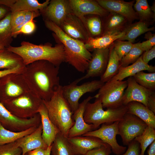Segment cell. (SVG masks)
<instances>
[{
	"label": "cell",
	"mask_w": 155,
	"mask_h": 155,
	"mask_svg": "<svg viewBox=\"0 0 155 155\" xmlns=\"http://www.w3.org/2000/svg\"><path fill=\"white\" fill-rule=\"evenodd\" d=\"M144 52L140 42L133 44L129 53L123 57L120 62V67H125L135 62Z\"/></svg>",
	"instance_id": "8d00e7d4"
},
{
	"label": "cell",
	"mask_w": 155,
	"mask_h": 155,
	"mask_svg": "<svg viewBox=\"0 0 155 155\" xmlns=\"http://www.w3.org/2000/svg\"><path fill=\"white\" fill-rule=\"evenodd\" d=\"M69 1L71 13L79 18L86 27L85 15L91 14L105 17L109 12L101 7L96 0H69Z\"/></svg>",
	"instance_id": "5bb4252c"
},
{
	"label": "cell",
	"mask_w": 155,
	"mask_h": 155,
	"mask_svg": "<svg viewBox=\"0 0 155 155\" xmlns=\"http://www.w3.org/2000/svg\"><path fill=\"white\" fill-rule=\"evenodd\" d=\"M113 44L114 48L120 61L133 46V44L128 41L117 40Z\"/></svg>",
	"instance_id": "f35d334b"
},
{
	"label": "cell",
	"mask_w": 155,
	"mask_h": 155,
	"mask_svg": "<svg viewBox=\"0 0 155 155\" xmlns=\"http://www.w3.org/2000/svg\"><path fill=\"white\" fill-rule=\"evenodd\" d=\"M133 77L139 85L151 91L155 90V73H146L140 71Z\"/></svg>",
	"instance_id": "d590c367"
},
{
	"label": "cell",
	"mask_w": 155,
	"mask_h": 155,
	"mask_svg": "<svg viewBox=\"0 0 155 155\" xmlns=\"http://www.w3.org/2000/svg\"><path fill=\"white\" fill-rule=\"evenodd\" d=\"M18 140L11 143L0 145V155H22V151L19 147Z\"/></svg>",
	"instance_id": "ab89813d"
},
{
	"label": "cell",
	"mask_w": 155,
	"mask_h": 155,
	"mask_svg": "<svg viewBox=\"0 0 155 155\" xmlns=\"http://www.w3.org/2000/svg\"><path fill=\"white\" fill-rule=\"evenodd\" d=\"M105 17L106 20L102 35L123 31L128 22L125 17L113 12H109Z\"/></svg>",
	"instance_id": "484cf974"
},
{
	"label": "cell",
	"mask_w": 155,
	"mask_h": 155,
	"mask_svg": "<svg viewBox=\"0 0 155 155\" xmlns=\"http://www.w3.org/2000/svg\"><path fill=\"white\" fill-rule=\"evenodd\" d=\"M10 12L11 11L9 8L0 5V20L3 18Z\"/></svg>",
	"instance_id": "816d5d0a"
},
{
	"label": "cell",
	"mask_w": 155,
	"mask_h": 155,
	"mask_svg": "<svg viewBox=\"0 0 155 155\" xmlns=\"http://www.w3.org/2000/svg\"><path fill=\"white\" fill-rule=\"evenodd\" d=\"M27 11H20L11 12V24L12 30L24 22Z\"/></svg>",
	"instance_id": "60d3db41"
},
{
	"label": "cell",
	"mask_w": 155,
	"mask_h": 155,
	"mask_svg": "<svg viewBox=\"0 0 155 155\" xmlns=\"http://www.w3.org/2000/svg\"><path fill=\"white\" fill-rule=\"evenodd\" d=\"M38 126H35L23 131L15 132L5 128L0 123V145L14 142L28 135L35 131Z\"/></svg>",
	"instance_id": "4dcf8cb0"
},
{
	"label": "cell",
	"mask_w": 155,
	"mask_h": 155,
	"mask_svg": "<svg viewBox=\"0 0 155 155\" xmlns=\"http://www.w3.org/2000/svg\"><path fill=\"white\" fill-rule=\"evenodd\" d=\"M112 152L111 147L106 144L100 147L89 151L84 155H110Z\"/></svg>",
	"instance_id": "7bdbcfd3"
},
{
	"label": "cell",
	"mask_w": 155,
	"mask_h": 155,
	"mask_svg": "<svg viewBox=\"0 0 155 155\" xmlns=\"http://www.w3.org/2000/svg\"><path fill=\"white\" fill-rule=\"evenodd\" d=\"M24 65L22 59L18 55L6 48L0 49V69H13Z\"/></svg>",
	"instance_id": "f546056e"
},
{
	"label": "cell",
	"mask_w": 155,
	"mask_h": 155,
	"mask_svg": "<svg viewBox=\"0 0 155 155\" xmlns=\"http://www.w3.org/2000/svg\"><path fill=\"white\" fill-rule=\"evenodd\" d=\"M100 80H94L78 85L74 81L68 85L62 86L63 96L69 104L73 113L77 109L80 98L88 92L99 89L104 84Z\"/></svg>",
	"instance_id": "9c48e42d"
},
{
	"label": "cell",
	"mask_w": 155,
	"mask_h": 155,
	"mask_svg": "<svg viewBox=\"0 0 155 155\" xmlns=\"http://www.w3.org/2000/svg\"><path fill=\"white\" fill-rule=\"evenodd\" d=\"M7 49L19 55L25 65L36 61L45 60L59 67L65 61L64 46L59 42L52 46L49 43L37 45L24 41L20 46L11 45Z\"/></svg>",
	"instance_id": "7a4b0ae2"
},
{
	"label": "cell",
	"mask_w": 155,
	"mask_h": 155,
	"mask_svg": "<svg viewBox=\"0 0 155 155\" xmlns=\"http://www.w3.org/2000/svg\"><path fill=\"white\" fill-rule=\"evenodd\" d=\"M127 86V80H109L104 83L94 97L101 101L103 108H115L123 105L122 100Z\"/></svg>",
	"instance_id": "52a82bcc"
},
{
	"label": "cell",
	"mask_w": 155,
	"mask_h": 155,
	"mask_svg": "<svg viewBox=\"0 0 155 155\" xmlns=\"http://www.w3.org/2000/svg\"><path fill=\"white\" fill-rule=\"evenodd\" d=\"M75 155H84L88 151L106 144L99 138L93 136H79L67 138Z\"/></svg>",
	"instance_id": "ffe728a7"
},
{
	"label": "cell",
	"mask_w": 155,
	"mask_h": 155,
	"mask_svg": "<svg viewBox=\"0 0 155 155\" xmlns=\"http://www.w3.org/2000/svg\"><path fill=\"white\" fill-rule=\"evenodd\" d=\"M59 69L48 61L39 60L26 65L22 74L30 90L48 100L60 85Z\"/></svg>",
	"instance_id": "6da1fadb"
},
{
	"label": "cell",
	"mask_w": 155,
	"mask_h": 155,
	"mask_svg": "<svg viewBox=\"0 0 155 155\" xmlns=\"http://www.w3.org/2000/svg\"><path fill=\"white\" fill-rule=\"evenodd\" d=\"M44 20L50 21L60 27L69 14L71 13L69 0H52L42 11H40Z\"/></svg>",
	"instance_id": "9a60e30c"
},
{
	"label": "cell",
	"mask_w": 155,
	"mask_h": 155,
	"mask_svg": "<svg viewBox=\"0 0 155 155\" xmlns=\"http://www.w3.org/2000/svg\"><path fill=\"white\" fill-rule=\"evenodd\" d=\"M42 102L51 121L60 132L67 138L69 131L74 122L73 113L63 96L62 86H59L50 99L42 100Z\"/></svg>",
	"instance_id": "277c9868"
},
{
	"label": "cell",
	"mask_w": 155,
	"mask_h": 155,
	"mask_svg": "<svg viewBox=\"0 0 155 155\" xmlns=\"http://www.w3.org/2000/svg\"><path fill=\"white\" fill-rule=\"evenodd\" d=\"M98 4L109 12H113L125 17L129 23L139 19L133 8L134 1L127 2L122 0H96Z\"/></svg>",
	"instance_id": "ac0fdd59"
},
{
	"label": "cell",
	"mask_w": 155,
	"mask_h": 155,
	"mask_svg": "<svg viewBox=\"0 0 155 155\" xmlns=\"http://www.w3.org/2000/svg\"><path fill=\"white\" fill-rule=\"evenodd\" d=\"M41 123L38 113L30 118H19L12 114L0 102V123L5 128L12 131H20L38 126Z\"/></svg>",
	"instance_id": "8fae6325"
},
{
	"label": "cell",
	"mask_w": 155,
	"mask_h": 155,
	"mask_svg": "<svg viewBox=\"0 0 155 155\" xmlns=\"http://www.w3.org/2000/svg\"><path fill=\"white\" fill-rule=\"evenodd\" d=\"M86 26L90 36H98L102 34V23L98 17L94 16L86 18Z\"/></svg>",
	"instance_id": "74e56055"
},
{
	"label": "cell",
	"mask_w": 155,
	"mask_h": 155,
	"mask_svg": "<svg viewBox=\"0 0 155 155\" xmlns=\"http://www.w3.org/2000/svg\"><path fill=\"white\" fill-rule=\"evenodd\" d=\"M50 1L46 0L40 3L37 0H16L10 9L11 12L20 11H40L47 7Z\"/></svg>",
	"instance_id": "83f0119b"
},
{
	"label": "cell",
	"mask_w": 155,
	"mask_h": 155,
	"mask_svg": "<svg viewBox=\"0 0 155 155\" xmlns=\"http://www.w3.org/2000/svg\"><path fill=\"white\" fill-rule=\"evenodd\" d=\"M44 20L46 27L54 32L55 40L64 46L65 62L78 71L84 73L87 69L92 56L89 51L85 48L84 43L69 37L51 21Z\"/></svg>",
	"instance_id": "3957f363"
},
{
	"label": "cell",
	"mask_w": 155,
	"mask_h": 155,
	"mask_svg": "<svg viewBox=\"0 0 155 155\" xmlns=\"http://www.w3.org/2000/svg\"><path fill=\"white\" fill-rule=\"evenodd\" d=\"M30 91L22 73H9L0 78V102L2 103Z\"/></svg>",
	"instance_id": "ba28073f"
},
{
	"label": "cell",
	"mask_w": 155,
	"mask_h": 155,
	"mask_svg": "<svg viewBox=\"0 0 155 155\" xmlns=\"http://www.w3.org/2000/svg\"><path fill=\"white\" fill-rule=\"evenodd\" d=\"M154 27H149L148 22L140 21L130 25L125 29V34L119 40H127L133 43L139 36L146 32L153 31Z\"/></svg>",
	"instance_id": "4316f807"
},
{
	"label": "cell",
	"mask_w": 155,
	"mask_h": 155,
	"mask_svg": "<svg viewBox=\"0 0 155 155\" xmlns=\"http://www.w3.org/2000/svg\"><path fill=\"white\" fill-rule=\"evenodd\" d=\"M26 66L24 65H20L13 69L0 70V78L9 73H17L22 74Z\"/></svg>",
	"instance_id": "bcb514c9"
},
{
	"label": "cell",
	"mask_w": 155,
	"mask_h": 155,
	"mask_svg": "<svg viewBox=\"0 0 155 155\" xmlns=\"http://www.w3.org/2000/svg\"><path fill=\"white\" fill-rule=\"evenodd\" d=\"M38 113L40 116L42 126V138L46 145L50 146L60 131L49 119L47 109L43 103L40 106Z\"/></svg>",
	"instance_id": "7402d4cb"
},
{
	"label": "cell",
	"mask_w": 155,
	"mask_h": 155,
	"mask_svg": "<svg viewBox=\"0 0 155 155\" xmlns=\"http://www.w3.org/2000/svg\"><path fill=\"white\" fill-rule=\"evenodd\" d=\"M36 26L34 20H32L24 25L18 32L13 34V37L16 38L20 34H30L35 30Z\"/></svg>",
	"instance_id": "b9f144b4"
},
{
	"label": "cell",
	"mask_w": 155,
	"mask_h": 155,
	"mask_svg": "<svg viewBox=\"0 0 155 155\" xmlns=\"http://www.w3.org/2000/svg\"><path fill=\"white\" fill-rule=\"evenodd\" d=\"M144 70L155 72V67L144 62L141 56L131 65L125 67H120L117 74L110 80H123L127 77H133L138 72Z\"/></svg>",
	"instance_id": "603a6c76"
},
{
	"label": "cell",
	"mask_w": 155,
	"mask_h": 155,
	"mask_svg": "<svg viewBox=\"0 0 155 155\" xmlns=\"http://www.w3.org/2000/svg\"><path fill=\"white\" fill-rule=\"evenodd\" d=\"M140 45L144 51L149 50L155 46V35L154 34L151 36L147 40L140 42Z\"/></svg>",
	"instance_id": "7dc6e473"
},
{
	"label": "cell",
	"mask_w": 155,
	"mask_h": 155,
	"mask_svg": "<svg viewBox=\"0 0 155 155\" xmlns=\"http://www.w3.org/2000/svg\"><path fill=\"white\" fill-rule=\"evenodd\" d=\"M42 100L30 91L11 100L2 104L15 116L21 119L32 118L38 113Z\"/></svg>",
	"instance_id": "8992f818"
},
{
	"label": "cell",
	"mask_w": 155,
	"mask_h": 155,
	"mask_svg": "<svg viewBox=\"0 0 155 155\" xmlns=\"http://www.w3.org/2000/svg\"><path fill=\"white\" fill-rule=\"evenodd\" d=\"M147 153L148 155H155V141L150 145Z\"/></svg>",
	"instance_id": "db71d44e"
},
{
	"label": "cell",
	"mask_w": 155,
	"mask_h": 155,
	"mask_svg": "<svg viewBox=\"0 0 155 155\" xmlns=\"http://www.w3.org/2000/svg\"><path fill=\"white\" fill-rule=\"evenodd\" d=\"M140 145V155H144L145 151L148 147L155 141V130L152 127L147 126L143 133L134 139Z\"/></svg>",
	"instance_id": "836d02e7"
},
{
	"label": "cell",
	"mask_w": 155,
	"mask_h": 155,
	"mask_svg": "<svg viewBox=\"0 0 155 155\" xmlns=\"http://www.w3.org/2000/svg\"><path fill=\"white\" fill-rule=\"evenodd\" d=\"M46 149L42 148H36L27 152L25 155H45Z\"/></svg>",
	"instance_id": "f907efd6"
},
{
	"label": "cell",
	"mask_w": 155,
	"mask_h": 155,
	"mask_svg": "<svg viewBox=\"0 0 155 155\" xmlns=\"http://www.w3.org/2000/svg\"></svg>",
	"instance_id": "6f0895ef"
},
{
	"label": "cell",
	"mask_w": 155,
	"mask_h": 155,
	"mask_svg": "<svg viewBox=\"0 0 155 155\" xmlns=\"http://www.w3.org/2000/svg\"><path fill=\"white\" fill-rule=\"evenodd\" d=\"M42 132L41 123L33 132L18 140L19 147L22 151V155H25L27 152L36 148L47 149L48 146L42 138Z\"/></svg>",
	"instance_id": "44dd1931"
},
{
	"label": "cell",
	"mask_w": 155,
	"mask_h": 155,
	"mask_svg": "<svg viewBox=\"0 0 155 155\" xmlns=\"http://www.w3.org/2000/svg\"><path fill=\"white\" fill-rule=\"evenodd\" d=\"M151 9L154 15L155 16V3L153 4Z\"/></svg>",
	"instance_id": "9f6ffc18"
},
{
	"label": "cell",
	"mask_w": 155,
	"mask_h": 155,
	"mask_svg": "<svg viewBox=\"0 0 155 155\" xmlns=\"http://www.w3.org/2000/svg\"><path fill=\"white\" fill-rule=\"evenodd\" d=\"M125 34V29L123 31L104 34L96 38L90 37L84 43L85 46L89 51L107 48L114 41L122 38Z\"/></svg>",
	"instance_id": "cb8c5ba5"
},
{
	"label": "cell",
	"mask_w": 155,
	"mask_h": 155,
	"mask_svg": "<svg viewBox=\"0 0 155 155\" xmlns=\"http://www.w3.org/2000/svg\"><path fill=\"white\" fill-rule=\"evenodd\" d=\"M140 144L134 140L128 144L125 152L120 155H140Z\"/></svg>",
	"instance_id": "ee69618b"
},
{
	"label": "cell",
	"mask_w": 155,
	"mask_h": 155,
	"mask_svg": "<svg viewBox=\"0 0 155 155\" xmlns=\"http://www.w3.org/2000/svg\"><path fill=\"white\" fill-rule=\"evenodd\" d=\"M41 13L39 11H26L25 17L23 23L20 25L12 30V34L18 32L21 28L28 22L33 20L37 17L40 16Z\"/></svg>",
	"instance_id": "f6af8a7d"
},
{
	"label": "cell",
	"mask_w": 155,
	"mask_h": 155,
	"mask_svg": "<svg viewBox=\"0 0 155 155\" xmlns=\"http://www.w3.org/2000/svg\"><path fill=\"white\" fill-rule=\"evenodd\" d=\"M109 51L110 47L105 49L94 50L86 73L74 81L78 84L84 80L91 77H101L106 70L108 61Z\"/></svg>",
	"instance_id": "4fadbf2b"
},
{
	"label": "cell",
	"mask_w": 155,
	"mask_h": 155,
	"mask_svg": "<svg viewBox=\"0 0 155 155\" xmlns=\"http://www.w3.org/2000/svg\"><path fill=\"white\" fill-rule=\"evenodd\" d=\"M147 126L138 117L127 113L118 125L119 135L123 145L128 146L136 137L141 135Z\"/></svg>",
	"instance_id": "30bf717a"
},
{
	"label": "cell",
	"mask_w": 155,
	"mask_h": 155,
	"mask_svg": "<svg viewBox=\"0 0 155 155\" xmlns=\"http://www.w3.org/2000/svg\"><path fill=\"white\" fill-rule=\"evenodd\" d=\"M126 106L127 113L136 116L148 126L155 129V114L148 108L140 102L135 101L129 102Z\"/></svg>",
	"instance_id": "d4e9b609"
},
{
	"label": "cell",
	"mask_w": 155,
	"mask_h": 155,
	"mask_svg": "<svg viewBox=\"0 0 155 155\" xmlns=\"http://www.w3.org/2000/svg\"><path fill=\"white\" fill-rule=\"evenodd\" d=\"M11 15V12L0 20V45L6 48L11 46L13 40Z\"/></svg>",
	"instance_id": "d6a6232c"
},
{
	"label": "cell",
	"mask_w": 155,
	"mask_h": 155,
	"mask_svg": "<svg viewBox=\"0 0 155 155\" xmlns=\"http://www.w3.org/2000/svg\"><path fill=\"white\" fill-rule=\"evenodd\" d=\"M134 7L140 21L148 22L150 19H154L155 16L147 0H136Z\"/></svg>",
	"instance_id": "e575fe53"
},
{
	"label": "cell",
	"mask_w": 155,
	"mask_h": 155,
	"mask_svg": "<svg viewBox=\"0 0 155 155\" xmlns=\"http://www.w3.org/2000/svg\"><path fill=\"white\" fill-rule=\"evenodd\" d=\"M110 47L108 61L106 70L100 80L105 83L111 80L118 73L120 61L114 48L113 44Z\"/></svg>",
	"instance_id": "f1b7e54d"
},
{
	"label": "cell",
	"mask_w": 155,
	"mask_h": 155,
	"mask_svg": "<svg viewBox=\"0 0 155 155\" xmlns=\"http://www.w3.org/2000/svg\"><path fill=\"white\" fill-rule=\"evenodd\" d=\"M51 155H75L67 138L60 132L51 145Z\"/></svg>",
	"instance_id": "1f68e13d"
},
{
	"label": "cell",
	"mask_w": 155,
	"mask_h": 155,
	"mask_svg": "<svg viewBox=\"0 0 155 155\" xmlns=\"http://www.w3.org/2000/svg\"><path fill=\"white\" fill-rule=\"evenodd\" d=\"M119 121L110 124H103L99 129L88 132L82 135L98 138L111 147L112 152L116 155L124 153L127 148L119 145L116 137L119 135L118 125Z\"/></svg>",
	"instance_id": "7c38bea8"
},
{
	"label": "cell",
	"mask_w": 155,
	"mask_h": 155,
	"mask_svg": "<svg viewBox=\"0 0 155 155\" xmlns=\"http://www.w3.org/2000/svg\"><path fill=\"white\" fill-rule=\"evenodd\" d=\"M16 1V0H0V5L6 6L10 8Z\"/></svg>",
	"instance_id": "f5cc1de1"
},
{
	"label": "cell",
	"mask_w": 155,
	"mask_h": 155,
	"mask_svg": "<svg viewBox=\"0 0 155 155\" xmlns=\"http://www.w3.org/2000/svg\"><path fill=\"white\" fill-rule=\"evenodd\" d=\"M155 57V46L149 50L145 51L142 56V59L145 63L148 64L149 62Z\"/></svg>",
	"instance_id": "c3c4849f"
},
{
	"label": "cell",
	"mask_w": 155,
	"mask_h": 155,
	"mask_svg": "<svg viewBox=\"0 0 155 155\" xmlns=\"http://www.w3.org/2000/svg\"><path fill=\"white\" fill-rule=\"evenodd\" d=\"M60 27L69 37L84 43L91 37L82 21L72 13L67 16Z\"/></svg>",
	"instance_id": "e0dca14e"
},
{
	"label": "cell",
	"mask_w": 155,
	"mask_h": 155,
	"mask_svg": "<svg viewBox=\"0 0 155 155\" xmlns=\"http://www.w3.org/2000/svg\"><path fill=\"white\" fill-rule=\"evenodd\" d=\"M51 145L48 146L46 150V152L45 155H51Z\"/></svg>",
	"instance_id": "11a10c76"
},
{
	"label": "cell",
	"mask_w": 155,
	"mask_h": 155,
	"mask_svg": "<svg viewBox=\"0 0 155 155\" xmlns=\"http://www.w3.org/2000/svg\"><path fill=\"white\" fill-rule=\"evenodd\" d=\"M148 108L155 114V93L154 91L152 93L149 98Z\"/></svg>",
	"instance_id": "681fc988"
},
{
	"label": "cell",
	"mask_w": 155,
	"mask_h": 155,
	"mask_svg": "<svg viewBox=\"0 0 155 155\" xmlns=\"http://www.w3.org/2000/svg\"><path fill=\"white\" fill-rule=\"evenodd\" d=\"M127 81V86L122 98L123 105H126L130 102L135 101L140 102L148 108L149 98L154 91L139 85L133 77H128Z\"/></svg>",
	"instance_id": "2e32d148"
},
{
	"label": "cell",
	"mask_w": 155,
	"mask_h": 155,
	"mask_svg": "<svg viewBox=\"0 0 155 155\" xmlns=\"http://www.w3.org/2000/svg\"><path fill=\"white\" fill-rule=\"evenodd\" d=\"M127 107L123 105L115 108L103 109L100 101L96 99L92 103L86 104L84 114V119L86 123L92 124L94 129L103 124H110L119 121L127 113Z\"/></svg>",
	"instance_id": "5b68a950"
},
{
	"label": "cell",
	"mask_w": 155,
	"mask_h": 155,
	"mask_svg": "<svg viewBox=\"0 0 155 155\" xmlns=\"http://www.w3.org/2000/svg\"><path fill=\"white\" fill-rule=\"evenodd\" d=\"M93 98L89 96L79 103L78 108L73 114V118L74 123L69 131L67 138L81 136L95 129L92 124L86 123L84 119L86 106Z\"/></svg>",
	"instance_id": "d6986e66"
}]
</instances>
